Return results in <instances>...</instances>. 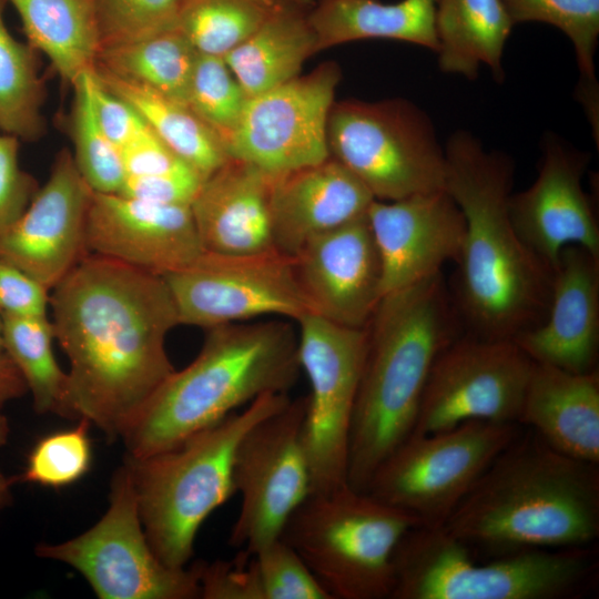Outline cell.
Masks as SVG:
<instances>
[{"label":"cell","mask_w":599,"mask_h":599,"mask_svg":"<svg viewBox=\"0 0 599 599\" xmlns=\"http://www.w3.org/2000/svg\"><path fill=\"white\" fill-rule=\"evenodd\" d=\"M518 436L516 423L488 420L410 435L378 466L366 493L409 512L424 527H443L487 467Z\"/></svg>","instance_id":"obj_11"},{"label":"cell","mask_w":599,"mask_h":599,"mask_svg":"<svg viewBox=\"0 0 599 599\" xmlns=\"http://www.w3.org/2000/svg\"><path fill=\"white\" fill-rule=\"evenodd\" d=\"M50 291L20 268L0 260V315L48 316Z\"/></svg>","instance_id":"obj_44"},{"label":"cell","mask_w":599,"mask_h":599,"mask_svg":"<svg viewBox=\"0 0 599 599\" xmlns=\"http://www.w3.org/2000/svg\"><path fill=\"white\" fill-rule=\"evenodd\" d=\"M436 0H315L307 12L317 52L365 39H390L438 50Z\"/></svg>","instance_id":"obj_26"},{"label":"cell","mask_w":599,"mask_h":599,"mask_svg":"<svg viewBox=\"0 0 599 599\" xmlns=\"http://www.w3.org/2000/svg\"><path fill=\"white\" fill-rule=\"evenodd\" d=\"M203 177L187 164L143 176H125L119 194L159 204L190 205Z\"/></svg>","instance_id":"obj_43"},{"label":"cell","mask_w":599,"mask_h":599,"mask_svg":"<svg viewBox=\"0 0 599 599\" xmlns=\"http://www.w3.org/2000/svg\"><path fill=\"white\" fill-rule=\"evenodd\" d=\"M585 547L527 549L477 564L470 546L444 527L418 526L398 544L389 599H560L595 577Z\"/></svg>","instance_id":"obj_7"},{"label":"cell","mask_w":599,"mask_h":599,"mask_svg":"<svg viewBox=\"0 0 599 599\" xmlns=\"http://www.w3.org/2000/svg\"><path fill=\"white\" fill-rule=\"evenodd\" d=\"M17 10L33 49L70 84L92 71L100 50L93 0H4Z\"/></svg>","instance_id":"obj_30"},{"label":"cell","mask_w":599,"mask_h":599,"mask_svg":"<svg viewBox=\"0 0 599 599\" xmlns=\"http://www.w3.org/2000/svg\"><path fill=\"white\" fill-rule=\"evenodd\" d=\"M512 28L501 0H436L439 69L473 80L486 65L502 81L501 60Z\"/></svg>","instance_id":"obj_27"},{"label":"cell","mask_w":599,"mask_h":599,"mask_svg":"<svg viewBox=\"0 0 599 599\" xmlns=\"http://www.w3.org/2000/svg\"><path fill=\"white\" fill-rule=\"evenodd\" d=\"M297 324L298 362L311 386L302 438L312 494L329 493L347 484L351 427L367 331L313 313Z\"/></svg>","instance_id":"obj_12"},{"label":"cell","mask_w":599,"mask_h":599,"mask_svg":"<svg viewBox=\"0 0 599 599\" xmlns=\"http://www.w3.org/2000/svg\"><path fill=\"white\" fill-rule=\"evenodd\" d=\"M35 551L77 570L100 599L200 598L197 562L190 568H172L152 549L128 459L112 476L103 516L77 537L40 544Z\"/></svg>","instance_id":"obj_10"},{"label":"cell","mask_w":599,"mask_h":599,"mask_svg":"<svg viewBox=\"0 0 599 599\" xmlns=\"http://www.w3.org/2000/svg\"><path fill=\"white\" fill-rule=\"evenodd\" d=\"M10 436V424L6 415L0 412V448L3 447ZM13 480L6 477L0 470V515L12 505L13 496L11 491Z\"/></svg>","instance_id":"obj_48"},{"label":"cell","mask_w":599,"mask_h":599,"mask_svg":"<svg viewBox=\"0 0 599 599\" xmlns=\"http://www.w3.org/2000/svg\"><path fill=\"white\" fill-rule=\"evenodd\" d=\"M85 248L164 276L203 252L190 205L159 204L119 193L93 192L87 214Z\"/></svg>","instance_id":"obj_19"},{"label":"cell","mask_w":599,"mask_h":599,"mask_svg":"<svg viewBox=\"0 0 599 599\" xmlns=\"http://www.w3.org/2000/svg\"><path fill=\"white\" fill-rule=\"evenodd\" d=\"M460 326L441 272L382 297L365 326L348 449L353 489L366 491L378 466L412 434L430 368Z\"/></svg>","instance_id":"obj_3"},{"label":"cell","mask_w":599,"mask_h":599,"mask_svg":"<svg viewBox=\"0 0 599 599\" xmlns=\"http://www.w3.org/2000/svg\"><path fill=\"white\" fill-rule=\"evenodd\" d=\"M306 397L291 399L253 425L237 445L233 483L241 495L229 544L253 555L281 538L291 515L312 494L303 445Z\"/></svg>","instance_id":"obj_13"},{"label":"cell","mask_w":599,"mask_h":599,"mask_svg":"<svg viewBox=\"0 0 599 599\" xmlns=\"http://www.w3.org/2000/svg\"><path fill=\"white\" fill-rule=\"evenodd\" d=\"M367 219L380 260L383 296L441 272L445 262L459 256L465 219L446 190L374 200Z\"/></svg>","instance_id":"obj_20"},{"label":"cell","mask_w":599,"mask_h":599,"mask_svg":"<svg viewBox=\"0 0 599 599\" xmlns=\"http://www.w3.org/2000/svg\"><path fill=\"white\" fill-rule=\"evenodd\" d=\"M308 11L282 6L223 57L250 98L296 78L305 60L317 52Z\"/></svg>","instance_id":"obj_28"},{"label":"cell","mask_w":599,"mask_h":599,"mask_svg":"<svg viewBox=\"0 0 599 599\" xmlns=\"http://www.w3.org/2000/svg\"><path fill=\"white\" fill-rule=\"evenodd\" d=\"M294 260L313 314L347 327L367 325L383 297L367 213L311 240Z\"/></svg>","instance_id":"obj_21"},{"label":"cell","mask_w":599,"mask_h":599,"mask_svg":"<svg viewBox=\"0 0 599 599\" xmlns=\"http://www.w3.org/2000/svg\"><path fill=\"white\" fill-rule=\"evenodd\" d=\"M0 348H2V338H1V315H0Z\"/></svg>","instance_id":"obj_50"},{"label":"cell","mask_w":599,"mask_h":599,"mask_svg":"<svg viewBox=\"0 0 599 599\" xmlns=\"http://www.w3.org/2000/svg\"><path fill=\"white\" fill-rule=\"evenodd\" d=\"M197 356L174 370L121 437L138 459L172 448L268 393H287L302 372L294 328L283 321L207 328Z\"/></svg>","instance_id":"obj_5"},{"label":"cell","mask_w":599,"mask_h":599,"mask_svg":"<svg viewBox=\"0 0 599 599\" xmlns=\"http://www.w3.org/2000/svg\"><path fill=\"white\" fill-rule=\"evenodd\" d=\"M71 138L74 163L93 192L118 193L124 180L119 149L108 139L97 119L93 103L92 71L81 73L72 83Z\"/></svg>","instance_id":"obj_36"},{"label":"cell","mask_w":599,"mask_h":599,"mask_svg":"<svg viewBox=\"0 0 599 599\" xmlns=\"http://www.w3.org/2000/svg\"><path fill=\"white\" fill-rule=\"evenodd\" d=\"M181 3L182 0H93L100 49L176 24Z\"/></svg>","instance_id":"obj_39"},{"label":"cell","mask_w":599,"mask_h":599,"mask_svg":"<svg viewBox=\"0 0 599 599\" xmlns=\"http://www.w3.org/2000/svg\"><path fill=\"white\" fill-rule=\"evenodd\" d=\"M27 393L29 390L23 376L11 357L0 348V408Z\"/></svg>","instance_id":"obj_47"},{"label":"cell","mask_w":599,"mask_h":599,"mask_svg":"<svg viewBox=\"0 0 599 599\" xmlns=\"http://www.w3.org/2000/svg\"><path fill=\"white\" fill-rule=\"evenodd\" d=\"M200 598L262 599L251 556L240 551L233 561H197Z\"/></svg>","instance_id":"obj_41"},{"label":"cell","mask_w":599,"mask_h":599,"mask_svg":"<svg viewBox=\"0 0 599 599\" xmlns=\"http://www.w3.org/2000/svg\"><path fill=\"white\" fill-rule=\"evenodd\" d=\"M514 26L540 22L560 30L572 43L580 73V102L598 99L595 55L599 39V0H501Z\"/></svg>","instance_id":"obj_35"},{"label":"cell","mask_w":599,"mask_h":599,"mask_svg":"<svg viewBox=\"0 0 599 599\" xmlns=\"http://www.w3.org/2000/svg\"><path fill=\"white\" fill-rule=\"evenodd\" d=\"M248 98L223 57L197 53L186 103L223 143L237 124Z\"/></svg>","instance_id":"obj_37"},{"label":"cell","mask_w":599,"mask_h":599,"mask_svg":"<svg viewBox=\"0 0 599 599\" xmlns=\"http://www.w3.org/2000/svg\"><path fill=\"white\" fill-rule=\"evenodd\" d=\"M532 366L512 339L459 335L430 368L410 435L445 432L469 420L518 423Z\"/></svg>","instance_id":"obj_15"},{"label":"cell","mask_w":599,"mask_h":599,"mask_svg":"<svg viewBox=\"0 0 599 599\" xmlns=\"http://www.w3.org/2000/svg\"><path fill=\"white\" fill-rule=\"evenodd\" d=\"M327 145L329 156L358 177L375 200L445 190V149L428 114L408 100L334 102Z\"/></svg>","instance_id":"obj_9"},{"label":"cell","mask_w":599,"mask_h":599,"mask_svg":"<svg viewBox=\"0 0 599 599\" xmlns=\"http://www.w3.org/2000/svg\"><path fill=\"white\" fill-rule=\"evenodd\" d=\"M589 154L549 133L535 182L511 193L509 214L521 241L555 268L560 252L577 245L599 257V225L582 187Z\"/></svg>","instance_id":"obj_18"},{"label":"cell","mask_w":599,"mask_h":599,"mask_svg":"<svg viewBox=\"0 0 599 599\" xmlns=\"http://www.w3.org/2000/svg\"><path fill=\"white\" fill-rule=\"evenodd\" d=\"M18 151V138L0 135V234L19 220L39 189L20 167Z\"/></svg>","instance_id":"obj_42"},{"label":"cell","mask_w":599,"mask_h":599,"mask_svg":"<svg viewBox=\"0 0 599 599\" xmlns=\"http://www.w3.org/2000/svg\"><path fill=\"white\" fill-rule=\"evenodd\" d=\"M375 200L334 158L273 174L270 214L275 250L295 256L311 240L364 216Z\"/></svg>","instance_id":"obj_23"},{"label":"cell","mask_w":599,"mask_h":599,"mask_svg":"<svg viewBox=\"0 0 599 599\" xmlns=\"http://www.w3.org/2000/svg\"><path fill=\"white\" fill-rule=\"evenodd\" d=\"M285 4L294 6L304 10H311L315 4V0H278Z\"/></svg>","instance_id":"obj_49"},{"label":"cell","mask_w":599,"mask_h":599,"mask_svg":"<svg viewBox=\"0 0 599 599\" xmlns=\"http://www.w3.org/2000/svg\"><path fill=\"white\" fill-rule=\"evenodd\" d=\"M93 103L100 126L119 151L138 136L148 124L123 99L105 89L94 77Z\"/></svg>","instance_id":"obj_45"},{"label":"cell","mask_w":599,"mask_h":599,"mask_svg":"<svg viewBox=\"0 0 599 599\" xmlns=\"http://www.w3.org/2000/svg\"><path fill=\"white\" fill-rule=\"evenodd\" d=\"M120 153L125 176L153 175L186 164L170 150L149 125L123 146Z\"/></svg>","instance_id":"obj_46"},{"label":"cell","mask_w":599,"mask_h":599,"mask_svg":"<svg viewBox=\"0 0 599 599\" xmlns=\"http://www.w3.org/2000/svg\"><path fill=\"white\" fill-rule=\"evenodd\" d=\"M1 338L2 348L27 383L33 409L68 418V374L54 356L51 319L1 315Z\"/></svg>","instance_id":"obj_32"},{"label":"cell","mask_w":599,"mask_h":599,"mask_svg":"<svg viewBox=\"0 0 599 599\" xmlns=\"http://www.w3.org/2000/svg\"><path fill=\"white\" fill-rule=\"evenodd\" d=\"M496 555L585 547L599 535V470L536 434L519 436L487 467L443 526Z\"/></svg>","instance_id":"obj_4"},{"label":"cell","mask_w":599,"mask_h":599,"mask_svg":"<svg viewBox=\"0 0 599 599\" xmlns=\"http://www.w3.org/2000/svg\"><path fill=\"white\" fill-rule=\"evenodd\" d=\"M284 4L278 0H182L177 26L199 52L224 57Z\"/></svg>","instance_id":"obj_34"},{"label":"cell","mask_w":599,"mask_h":599,"mask_svg":"<svg viewBox=\"0 0 599 599\" xmlns=\"http://www.w3.org/2000/svg\"><path fill=\"white\" fill-rule=\"evenodd\" d=\"M92 72L105 89L133 106L170 150L203 180L229 160L220 135L186 103L102 69L94 68Z\"/></svg>","instance_id":"obj_29"},{"label":"cell","mask_w":599,"mask_h":599,"mask_svg":"<svg viewBox=\"0 0 599 599\" xmlns=\"http://www.w3.org/2000/svg\"><path fill=\"white\" fill-rule=\"evenodd\" d=\"M0 0V129L6 134L32 141L44 131L41 114L42 83L32 47L9 32Z\"/></svg>","instance_id":"obj_33"},{"label":"cell","mask_w":599,"mask_h":599,"mask_svg":"<svg viewBox=\"0 0 599 599\" xmlns=\"http://www.w3.org/2000/svg\"><path fill=\"white\" fill-rule=\"evenodd\" d=\"M197 53L176 23L148 37L100 49L94 68L186 103Z\"/></svg>","instance_id":"obj_31"},{"label":"cell","mask_w":599,"mask_h":599,"mask_svg":"<svg viewBox=\"0 0 599 599\" xmlns=\"http://www.w3.org/2000/svg\"><path fill=\"white\" fill-rule=\"evenodd\" d=\"M90 426L80 418L73 428L42 437L31 449L19 480L60 488L82 478L92 461Z\"/></svg>","instance_id":"obj_38"},{"label":"cell","mask_w":599,"mask_h":599,"mask_svg":"<svg viewBox=\"0 0 599 599\" xmlns=\"http://www.w3.org/2000/svg\"><path fill=\"white\" fill-rule=\"evenodd\" d=\"M162 277L180 325L207 329L263 315L297 322L313 313L294 257L276 250L244 255L204 251L187 266Z\"/></svg>","instance_id":"obj_14"},{"label":"cell","mask_w":599,"mask_h":599,"mask_svg":"<svg viewBox=\"0 0 599 599\" xmlns=\"http://www.w3.org/2000/svg\"><path fill=\"white\" fill-rule=\"evenodd\" d=\"M535 363L595 370L599 348V257L566 246L554 268L545 319L512 339Z\"/></svg>","instance_id":"obj_22"},{"label":"cell","mask_w":599,"mask_h":599,"mask_svg":"<svg viewBox=\"0 0 599 599\" xmlns=\"http://www.w3.org/2000/svg\"><path fill=\"white\" fill-rule=\"evenodd\" d=\"M518 423L529 425L552 449L599 463V374L571 373L535 363Z\"/></svg>","instance_id":"obj_25"},{"label":"cell","mask_w":599,"mask_h":599,"mask_svg":"<svg viewBox=\"0 0 599 599\" xmlns=\"http://www.w3.org/2000/svg\"><path fill=\"white\" fill-rule=\"evenodd\" d=\"M272 180L273 174L233 158L203 180L190 209L204 251L244 255L275 250Z\"/></svg>","instance_id":"obj_24"},{"label":"cell","mask_w":599,"mask_h":599,"mask_svg":"<svg viewBox=\"0 0 599 599\" xmlns=\"http://www.w3.org/2000/svg\"><path fill=\"white\" fill-rule=\"evenodd\" d=\"M290 400L287 393L264 394L172 448L126 456L146 538L165 565L186 567L202 524L236 494L233 465L242 437Z\"/></svg>","instance_id":"obj_6"},{"label":"cell","mask_w":599,"mask_h":599,"mask_svg":"<svg viewBox=\"0 0 599 599\" xmlns=\"http://www.w3.org/2000/svg\"><path fill=\"white\" fill-rule=\"evenodd\" d=\"M342 72L336 62L248 98L224 145L229 158L270 174L329 158L327 121Z\"/></svg>","instance_id":"obj_16"},{"label":"cell","mask_w":599,"mask_h":599,"mask_svg":"<svg viewBox=\"0 0 599 599\" xmlns=\"http://www.w3.org/2000/svg\"><path fill=\"white\" fill-rule=\"evenodd\" d=\"M445 149V190L465 219L451 300L468 334L514 339L546 317L554 268L521 241L509 214L515 163L459 130Z\"/></svg>","instance_id":"obj_2"},{"label":"cell","mask_w":599,"mask_h":599,"mask_svg":"<svg viewBox=\"0 0 599 599\" xmlns=\"http://www.w3.org/2000/svg\"><path fill=\"white\" fill-rule=\"evenodd\" d=\"M92 189L62 150L24 213L0 234V260L51 291L88 255L84 233Z\"/></svg>","instance_id":"obj_17"},{"label":"cell","mask_w":599,"mask_h":599,"mask_svg":"<svg viewBox=\"0 0 599 599\" xmlns=\"http://www.w3.org/2000/svg\"><path fill=\"white\" fill-rule=\"evenodd\" d=\"M422 526L409 512L348 484L311 494L281 538L304 560L331 599H385L403 537Z\"/></svg>","instance_id":"obj_8"},{"label":"cell","mask_w":599,"mask_h":599,"mask_svg":"<svg viewBox=\"0 0 599 599\" xmlns=\"http://www.w3.org/2000/svg\"><path fill=\"white\" fill-rule=\"evenodd\" d=\"M54 339L69 359V419L121 439L175 370L166 352L180 325L162 276L88 254L50 291Z\"/></svg>","instance_id":"obj_1"},{"label":"cell","mask_w":599,"mask_h":599,"mask_svg":"<svg viewBox=\"0 0 599 599\" xmlns=\"http://www.w3.org/2000/svg\"><path fill=\"white\" fill-rule=\"evenodd\" d=\"M250 556L262 599H331L304 560L282 538Z\"/></svg>","instance_id":"obj_40"}]
</instances>
